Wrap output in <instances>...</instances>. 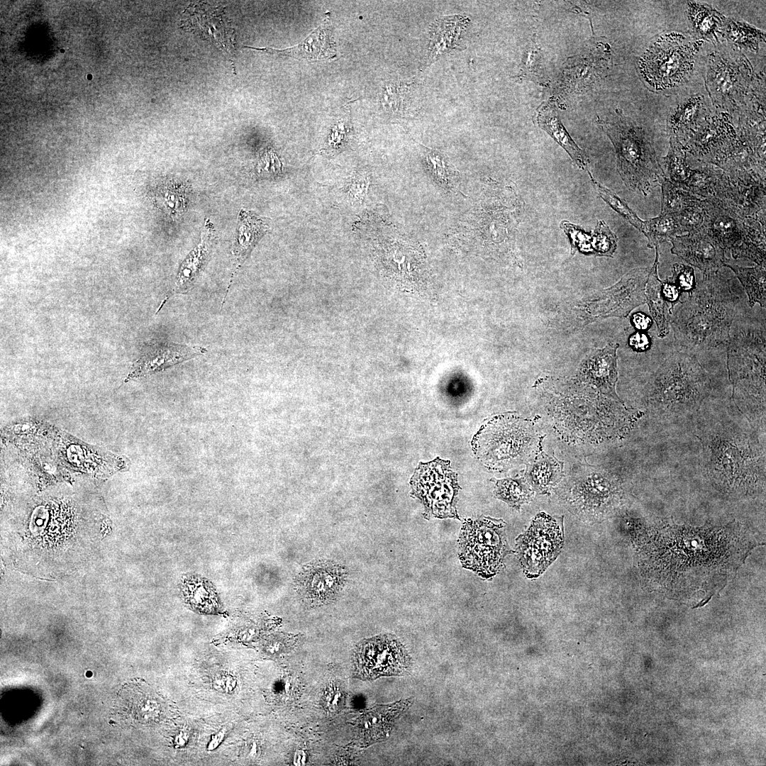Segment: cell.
Instances as JSON below:
<instances>
[{
  "instance_id": "obj_1",
  "label": "cell",
  "mask_w": 766,
  "mask_h": 766,
  "mask_svg": "<svg viewBox=\"0 0 766 766\" xmlns=\"http://www.w3.org/2000/svg\"><path fill=\"white\" fill-rule=\"evenodd\" d=\"M757 545L740 523L693 527L660 520L641 533L640 565L655 593L696 608L723 589Z\"/></svg>"
},
{
  "instance_id": "obj_2",
  "label": "cell",
  "mask_w": 766,
  "mask_h": 766,
  "mask_svg": "<svg viewBox=\"0 0 766 766\" xmlns=\"http://www.w3.org/2000/svg\"><path fill=\"white\" fill-rule=\"evenodd\" d=\"M738 412L709 416L695 434L711 484L733 497H753L765 492V449L757 431Z\"/></svg>"
},
{
  "instance_id": "obj_3",
  "label": "cell",
  "mask_w": 766,
  "mask_h": 766,
  "mask_svg": "<svg viewBox=\"0 0 766 766\" xmlns=\"http://www.w3.org/2000/svg\"><path fill=\"white\" fill-rule=\"evenodd\" d=\"M738 302L728 279L718 272L704 274L672 313L676 342L689 351L726 345Z\"/></svg>"
},
{
  "instance_id": "obj_4",
  "label": "cell",
  "mask_w": 766,
  "mask_h": 766,
  "mask_svg": "<svg viewBox=\"0 0 766 766\" xmlns=\"http://www.w3.org/2000/svg\"><path fill=\"white\" fill-rule=\"evenodd\" d=\"M711 391V380L696 357L689 353L670 355L655 372L646 392L650 411L661 420L696 413Z\"/></svg>"
},
{
  "instance_id": "obj_5",
  "label": "cell",
  "mask_w": 766,
  "mask_h": 766,
  "mask_svg": "<svg viewBox=\"0 0 766 766\" xmlns=\"http://www.w3.org/2000/svg\"><path fill=\"white\" fill-rule=\"evenodd\" d=\"M599 125L614 144L617 170L628 189L646 196L661 185L666 177L645 129L623 116Z\"/></svg>"
},
{
  "instance_id": "obj_6",
  "label": "cell",
  "mask_w": 766,
  "mask_h": 766,
  "mask_svg": "<svg viewBox=\"0 0 766 766\" xmlns=\"http://www.w3.org/2000/svg\"><path fill=\"white\" fill-rule=\"evenodd\" d=\"M540 442L531 421L506 413L482 426L472 446L477 457L489 469L504 470L524 462Z\"/></svg>"
},
{
  "instance_id": "obj_7",
  "label": "cell",
  "mask_w": 766,
  "mask_h": 766,
  "mask_svg": "<svg viewBox=\"0 0 766 766\" xmlns=\"http://www.w3.org/2000/svg\"><path fill=\"white\" fill-rule=\"evenodd\" d=\"M502 519L482 516L467 519L458 539V555L462 567L481 578L490 579L504 567L505 557L514 553L506 538Z\"/></svg>"
},
{
  "instance_id": "obj_8",
  "label": "cell",
  "mask_w": 766,
  "mask_h": 766,
  "mask_svg": "<svg viewBox=\"0 0 766 766\" xmlns=\"http://www.w3.org/2000/svg\"><path fill=\"white\" fill-rule=\"evenodd\" d=\"M727 366L732 395L747 396L765 392V329L738 328L728 341Z\"/></svg>"
},
{
  "instance_id": "obj_9",
  "label": "cell",
  "mask_w": 766,
  "mask_h": 766,
  "mask_svg": "<svg viewBox=\"0 0 766 766\" xmlns=\"http://www.w3.org/2000/svg\"><path fill=\"white\" fill-rule=\"evenodd\" d=\"M410 484L411 495L423 506L426 518H460L456 504L460 487L449 461L436 458L420 463Z\"/></svg>"
},
{
  "instance_id": "obj_10",
  "label": "cell",
  "mask_w": 766,
  "mask_h": 766,
  "mask_svg": "<svg viewBox=\"0 0 766 766\" xmlns=\"http://www.w3.org/2000/svg\"><path fill=\"white\" fill-rule=\"evenodd\" d=\"M564 545L563 517L537 514L516 538V552L523 573L535 579L555 560Z\"/></svg>"
},
{
  "instance_id": "obj_11",
  "label": "cell",
  "mask_w": 766,
  "mask_h": 766,
  "mask_svg": "<svg viewBox=\"0 0 766 766\" xmlns=\"http://www.w3.org/2000/svg\"><path fill=\"white\" fill-rule=\"evenodd\" d=\"M695 47L684 36L670 34L658 38L640 61L642 75L648 83L661 89L673 86L689 74Z\"/></svg>"
},
{
  "instance_id": "obj_12",
  "label": "cell",
  "mask_w": 766,
  "mask_h": 766,
  "mask_svg": "<svg viewBox=\"0 0 766 766\" xmlns=\"http://www.w3.org/2000/svg\"><path fill=\"white\" fill-rule=\"evenodd\" d=\"M411 665L404 645L392 635H381L362 641L354 656L355 674L362 679L401 675Z\"/></svg>"
},
{
  "instance_id": "obj_13",
  "label": "cell",
  "mask_w": 766,
  "mask_h": 766,
  "mask_svg": "<svg viewBox=\"0 0 766 766\" xmlns=\"http://www.w3.org/2000/svg\"><path fill=\"white\" fill-rule=\"evenodd\" d=\"M715 198L742 218L765 210V179L755 171L722 172Z\"/></svg>"
},
{
  "instance_id": "obj_14",
  "label": "cell",
  "mask_w": 766,
  "mask_h": 766,
  "mask_svg": "<svg viewBox=\"0 0 766 766\" xmlns=\"http://www.w3.org/2000/svg\"><path fill=\"white\" fill-rule=\"evenodd\" d=\"M348 572L344 567L331 560H316L305 565L295 579V589L311 606H321L335 600L345 585Z\"/></svg>"
},
{
  "instance_id": "obj_15",
  "label": "cell",
  "mask_w": 766,
  "mask_h": 766,
  "mask_svg": "<svg viewBox=\"0 0 766 766\" xmlns=\"http://www.w3.org/2000/svg\"><path fill=\"white\" fill-rule=\"evenodd\" d=\"M180 26L213 43L232 57L235 50V32L223 8L208 4H190L182 13Z\"/></svg>"
},
{
  "instance_id": "obj_16",
  "label": "cell",
  "mask_w": 766,
  "mask_h": 766,
  "mask_svg": "<svg viewBox=\"0 0 766 766\" xmlns=\"http://www.w3.org/2000/svg\"><path fill=\"white\" fill-rule=\"evenodd\" d=\"M703 228L723 250H730L733 258L740 255L748 237V226L742 218L723 206L715 197L703 199Z\"/></svg>"
},
{
  "instance_id": "obj_17",
  "label": "cell",
  "mask_w": 766,
  "mask_h": 766,
  "mask_svg": "<svg viewBox=\"0 0 766 766\" xmlns=\"http://www.w3.org/2000/svg\"><path fill=\"white\" fill-rule=\"evenodd\" d=\"M649 268H636L602 292L595 302L594 314L597 317H626L635 307L646 303L645 289Z\"/></svg>"
},
{
  "instance_id": "obj_18",
  "label": "cell",
  "mask_w": 766,
  "mask_h": 766,
  "mask_svg": "<svg viewBox=\"0 0 766 766\" xmlns=\"http://www.w3.org/2000/svg\"><path fill=\"white\" fill-rule=\"evenodd\" d=\"M670 241L672 254L697 267L704 274L718 272L726 260L723 248L703 226L687 234L677 235Z\"/></svg>"
},
{
  "instance_id": "obj_19",
  "label": "cell",
  "mask_w": 766,
  "mask_h": 766,
  "mask_svg": "<svg viewBox=\"0 0 766 766\" xmlns=\"http://www.w3.org/2000/svg\"><path fill=\"white\" fill-rule=\"evenodd\" d=\"M206 352V349L203 347L171 342L150 345L134 362L126 381L162 371Z\"/></svg>"
},
{
  "instance_id": "obj_20",
  "label": "cell",
  "mask_w": 766,
  "mask_h": 766,
  "mask_svg": "<svg viewBox=\"0 0 766 766\" xmlns=\"http://www.w3.org/2000/svg\"><path fill=\"white\" fill-rule=\"evenodd\" d=\"M618 348V343H608L595 351L582 365L579 374L582 381L593 384L604 394L620 400L616 392Z\"/></svg>"
},
{
  "instance_id": "obj_21",
  "label": "cell",
  "mask_w": 766,
  "mask_h": 766,
  "mask_svg": "<svg viewBox=\"0 0 766 766\" xmlns=\"http://www.w3.org/2000/svg\"><path fill=\"white\" fill-rule=\"evenodd\" d=\"M410 699L401 700L389 705H378L366 710L357 721V740L367 746L384 739L392 724L411 704Z\"/></svg>"
},
{
  "instance_id": "obj_22",
  "label": "cell",
  "mask_w": 766,
  "mask_h": 766,
  "mask_svg": "<svg viewBox=\"0 0 766 766\" xmlns=\"http://www.w3.org/2000/svg\"><path fill=\"white\" fill-rule=\"evenodd\" d=\"M736 135L728 121L714 119L701 125L689 140L687 149L699 160L713 163Z\"/></svg>"
},
{
  "instance_id": "obj_23",
  "label": "cell",
  "mask_w": 766,
  "mask_h": 766,
  "mask_svg": "<svg viewBox=\"0 0 766 766\" xmlns=\"http://www.w3.org/2000/svg\"><path fill=\"white\" fill-rule=\"evenodd\" d=\"M560 227L567 235L571 254L579 251L585 255L612 257L617 247V238L604 221H598L594 232H587L567 221Z\"/></svg>"
},
{
  "instance_id": "obj_24",
  "label": "cell",
  "mask_w": 766,
  "mask_h": 766,
  "mask_svg": "<svg viewBox=\"0 0 766 766\" xmlns=\"http://www.w3.org/2000/svg\"><path fill=\"white\" fill-rule=\"evenodd\" d=\"M329 16L301 43L284 50L270 48H245L279 56L305 58L307 60L331 59L335 56V43L331 37Z\"/></svg>"
},
{
  "instance_id": "obj_25",
  "label": "cell",
  "mask_w": 766,
  "mask_h": 766,
  "mask_svg": "<svg viewBox=\"0 0 766 766\" xmlns=\"http://www.w3.org/2000/svg\"><path fill=\"white\" fill-rule=\"evenodd\" d=\"M213 235L212 224L208 221V223L205 224L200 243L182 263L170 296L177 293L184 294L192 288L207 260Z\"/></svg>"
},
{
  "instance_id": "obj_26",
  "label": "cell",
  "mask_w": 766,
  "mask_h": 766,
  "mask_svg": "<svg viewBox=\"0 0 766 766\" xmlns=\"http://www.w3.org/2000/svg\"><path fill=\"white\" fill-rule=\"evenodd\" d=\"M659 246L655 248V257L648 276L645 294L651 316L655 321L659 338H664L670 331V323L673 307L666 301L662 292V281L658 276Z\"/></svg>"
},
{
  "instance_id": "obj_27",
  "label": "cell",
  "mask_w": 766,
  "mask_h": 766,
  "mask_svg": "<svg viewBox=\"0 0 766 766\" xmlns=\"http://www.w3.org/2000/svg\"><path fill=\"white\" fill-rule=\"evenodd\" d=\"M267 229V224L260 218L243 209L240 211L231 250L235 265L233 273L243 264L256 243ZM233 273L231 275V279Z\"/></svg>"
},
{
  "instance_id": "obj_28",
  "label": "cell",
  "mask_w": 766,
  "mask_h": 766,
  "mask_svg": "<svg viewBox=\"0 0 766 766\" xmlns=\"http://www.w3.org/2000/svg\"><path fill=\"white\" fill-rule=\"evenodd\" d=\"M703 99L700 97L688 99L671 111L667 123L670 138L679 142L691 138L699 128V121L706 112Z\"/></svg>"
},
{
  "instance_id": "obj_29",
  "label": "cell",
  "mask_w": 766,
  "mask_h": 766,
  "mask_svg": "<svg viewBox=\"0 0 766 766\" xmlns=\"http://www.w3.org/2000/svg\"><path fill=\"white\" fill-rule=\"evenodd\" d=\"M181 591L184 601L197 612L216 614L221 604L211 583L198 575L189 574L182 580Z\"/></svg>"
},
{
  "instance_id": "obj_30",
  "label": "cell",
  "mask_w": 766,
  "mask_h": 766,
  "mask_svg": "<svg viewBox=\"0 0 766 766\" xmlns=\"http://www.w3.org/2000/svg\"><path fill=\"white\" fill-rule=\"evenodd\" d=\"M526 476L533 489L546 494L563 476V462L540 450L528 465Z\"/></svg>"
},
{
  "instance_id": "obj_31",
  "label": "cell",
  "mask_w": 766,
  "mask_h": 766,
  "mask_svg": "<svg viewBox=\"0 0 766 766\" xmlns=\"http://www.w3.org/2000/svg\"><path fill=\"white\" fill-rule=\"evenodd\" d=\"M765 265H757L753 267H743L726 262L723 265L735 273L744 287L750 307H753L756 303L764 308L766 306Z\"/></svg>"
},
{
  "instance_id": "obj_32",
  "label": "cell",
  "mask_w": 766,
  "mask_h": 766,
  "mask_svg": "<svg viewBox=\"0 0 766 766\" xmlns=\"http://www.w3.org/2000/svg\"><path fill=\"white\" fill-rule=\"evenodd\" d=\"M540 127L548 133L570 155L574 163L582 170L587 168V157L572 140L555 113L543 111L538 116Z\"/></svg>"
},
{
  "instance_id": "obj_33",
  "label": "cell",
  "mask_w": 766,
  "mask_h": 766,
  "mask_svg": "<svg viewBox=\"0 0 766 766\" xmlns=\"http://www.w3.org/2000/svg\"><path fill=\"white\" fill-rule=\"evenodd\" d=\"M689 17L693 29L701 38L718 40L723 30L724 18L707 5L689 4Z\"/></svg>"
},
{
  "instance_id": "obj_34",
  "label": "cell",
  "mask_w": 766,
  "mask_h": 766,
  "mask_svg": "<svg viewBox=\"0 0 766 766\" xmlns=\"http://www.w3.org/2000/svg\"><path fill=\"white\" fill-rule=\"evenodd\" d=\"M738 65L733 60L723 59V60L715 62V65L711 69L709 77L712 82H711L713 88L711 92L714 94L718 93L720 96H723L722 101L723 103L726 97L733 98V93L736 91V87L740 85L736 82L740 77V74H740Z\"/></svg>"
},
{
  "instance_id": "obj_35",
  "label": "cell",
  "mask_w": 766,
  "mask_h": 766,
  "mask_svg": "<svg viewBox=\"0 0 766 766\" xmlns=\"http://www.w3.org/2000/svg\"><path fill=\"white\" fill-rule=\"evenodd\" d=\"M723 170L705 166L690 170L689 175L679 188L701 199L715 197L718 179Z\"/></svg>"
},
{
  "instance_id": "obj_36",
  "label": "cell",
  "mask_w": 766,
  "mask_h": 766,
  "mask_svg": "<svg viewBox=\"0 0 766 766\" xmlns=\"http://www.w3.org/2000/svg\"><path fill=\"white\" fill-rule=\"evenodd\" d=\"M648 247L653 248L682 233L677 214L660 213L658 216L645 221Z\"/></svg>"
},
{
  "instance_id": "obj_37",
  "label": "cell",
  "mask_w": 766,
  "mask_h": 766,
  "mask_svg": "<svg viewBox=\"0 0 766 766\" xmlns=\"http://www.w3.org/2000/svg\"><path fill=\"white\" fill-rule=\"evenodd\" d=\"M660 213L678 214L684 209L700 204L701 199L673 184L667 178L661 184Z\"/></svg>"
},
{
  "instance_id": "obj_38",
  "label": "cell",
  "mask_w": 766,
  "mask_h": 766,
  "mask_svg": "<svg viewBox=\"0 0 766 766\" xmlns=\"http://www.w3.org/2000/svg\"><path fill=\"white\" fill-rule=\"evenodd\" d=\"M494 493L498 499L510 506L519 509L521 505L529 502L533 491L526 479L521 477L496 481Z\"/></svg>"
},
{
  "instance_id": "obj_39",
  "label": "cell",
  "mask_w": 766,
  "mask_h": 766,
  "mask_svg": "<svg viewBox=\"0 0 766 766\" xmlns=\"http://www.w3.org/2000/svg\"><path fill=\"white\" fill-rule=\"evenodd\" d=\"M664 164L667 177L673 184L679 187L687 179L691 169L686 160V152L681 142L670 138V148Z\"/></svg>"
},
{
  "instance_id": "obj_40",
  "label": "cell",
  "mask_w": 766,
  "mask_h": 766,
  "mask_svg": "<svg viewBox=\"0 0 766 766\" xmlns=\"http://www.w3.org/2000/svg\"><path fill=\"white\" fill-rule=\"evenodd\" d=\"M590 177L591 181L596 189L600 197L608 204L615 211L618 213L623 218L628 221L635 228L642 232L644 235L646 233L645 222L642 221L634 211L628 206L626 202L620 198L613 191L602 186L599 182L595 180L589 171H587Z\"/></svg>"
},
{
  "instance_id": "obj_41",
  "label": "cell",
  "mask_w": 766,
  "mask_h": 766,
  "mask_svg": "<svg viewBox=\"0 0 766 766\" xmlns=\"http://www.w3.org/2000/svg\"><path fill=\"white\" fill-rule=\"evenodd\" d=\"M160 199L166 211L173 216L183 213L187 206V190L175 184H167L161 189Z\"/></svg>"
},
{
  "instance_id": "obj_42",
  "label": "cell",
  "mask_w": 766,
  "mask_h": 766,
  "mask_svg": "<svg viewBox=\"0 0 766 766\" xmlns=\"http://www.w3.org/2000/svg\"><path fill=\"white\" fill-rule=\"evenodd\" d=\"M672 276L666 278L683 292L691 293L696 286L694 270L692 267L675 263L672 267Z\"/></svg>"
},
{
  "instance_id": "obj_43",
  "label": "cell",
  "mask_w": 766,
  "mask_h": 766,
  "mask_svg": "<svg viewBox=\"0 0 766 766\" xmlns=\"http://www.w3.org/2000/svg\"><path fill=\"white\" fill-rule=\"evenodd\" d=\"M701 201L702 199L699 204L689 207L677 214L682 233L693 232L703 226L704 212Z\"/></svg>"
},
{
  "instance_id": "obj_44",
  "label": "cell",
  "mask_w": 766,
  "mask_h": 766,
  "mask_svg": "<svg viewBox=\"0 0 766 766\" xmlns=\"http://www.w3.org/2000/svg\"><path fill=\"white\" fill-rule=\"evenodd\" d=\"M136 704L135 711L143 721H156L162 715V705L155 698L149 696L141 698Z\"/></svg>"
},
{
  "instance_id": "obj_45",
  "label": "cell",
  "mask_w": 766,
  "mask_h": 766,
  "mask_svg": "<svg viewBox=\"0 0 766 766\" xmlns=\"http://www.w3.org/2000/svg\"><path fill=\"white\" fill-rule=\"evenodd\" d=\"M281 170V163L277 155L271 150L267 151L260 160L257 171L260 174H276Z\"/></svg>"
},
{
  "instance_id": "obj_46",
  "label": "cell",
  "mask_w": 766,
  "mask_h": 766,
  "mask_svg": "<svg viewBox=\"0 0 766 766\" xmlns=\"http://www.w3.org/2000/svg\"><path fill=\"white\" fill-rule=\"evenodd\" d=\"M212 685L215 690L221 693L230 694L235 690L238 682L237 679L231 674L221 672L213 677Z\"/></svg>"
},
{
  "instance_id": "obj_47",
  "label": "cell",
  "mask_w": 766,
  "mask_h": 766,
  "mask_svg": "<svg viewBox=\"0 0 766 766\" xmlns=\"http://www.w3.org/2000/svg\"><path fill=\"white\" fill-rule=\"evenodd\" d=\"M628 345L635 351L644 352L650 348L651 339L645 332L636 331L629 337Z\"/></svg>"
},
{
  "instance_id": "obj_48",
  "label": "cell",
  "mask_w": 766,
  "mask_h": 766,
  "mask_svg": "<svg viewBox=\"0 0 766 766\" xmlns=\"http://www.w3.org/2000/svg\"><path fill=\"white\" fill-rule=\"evenodd\" d=\"M662 292L666 301L672 306L679 301L682 292L670 281L665 279L662 281Z\"/></svg>"
},
{
  "instance_id": "obj_49",
  "label": "cell",
  "mask_w": 766,
  "mask_h": 766,
  "mask_svg": "<svg viewBox=\"0 0 766 766\" xmlns=\"http://www.w3.org/2000/svg\"><path fill=\"white\" fill-rule=\"evenodd\" d=\"M343 694L339 688H332L326 694V704L328 710H338L342 706Z\"/></svg>"
},
{
  "instance_id": "obj_50",
  "label": "cell",
  "mask_w": 766,
  "mask_h": 766,
  "mask_svg": "<svg viewBox=\"0 0 766 766\" xmlns=\"http://www.w3.org/2000/svg\"><path fill=\"white\" fill-rule=\"evenodd\" d=\"M632 326L637 331L646 332L652 326V319L650 316L642 312H637L631 318Z\"/></svg>"
},
{
  "instance_id": "obj_51",
  "label": "cell",
  "mask_w": 766,
  "mask_h": 766,
  "mask_svg": "<svg viewBox=\"0 0 766 766\" xmlns=\"http://www.w3.org/2000/svg\"><path fill=\"white\" fill-rule=\"evenodd\" d=\"M226 736V728L218 731L212 736L210 741L207 744L206 749L209 751H212L216 749L219 745L222 743Z\"/></svg>"
},
{
  "instance_id": "obj_52",
  "label": "cell",
  "mask_w": 766,
  "mask_h": 766,
  "mask_svg": "<svg viewBox=\"0 0 766 766\" xmlns=\"http://www.w3.org/2000/svg\"><path fill=\"white\" fill-rule=\"evenodd\" d=\"M189 739V733L186 730H181L175 734L173 743L175 747L182 748L187 745Z\"/></svg>"
}]
</instances>
